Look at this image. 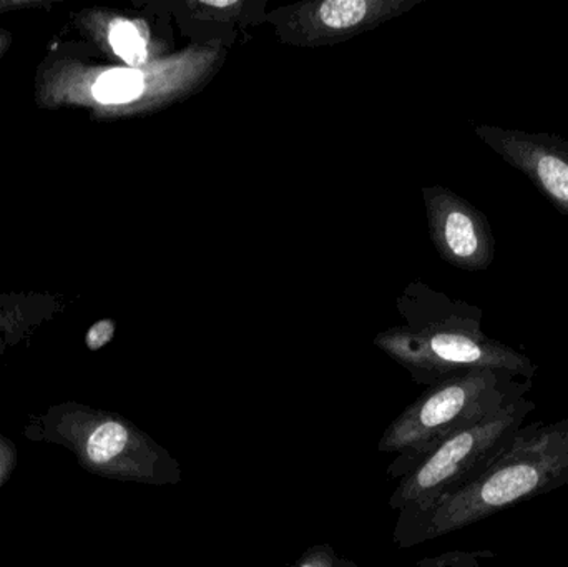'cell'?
I'll use <instances>...</instances> for the list:
<instances>
[{
    "label": "cell",
    "instance_id": "1",
    "mask_svg": "<svg viewBox=\"0 0 568 567\" xmlns=\"http://www.w3.org/2000/svg\"><path fill=\"white\" fill-rule=\"evenodd\" d=\"M567 485L568 418L532 422L479 478L396 531V541L403 548L433 541Z\"/></svg>",
    "mask_w": 568,
    "mask_h": 567
},
{
    "label": "cell",
    "instance_id": "2",
    "mask_svg": "<svg viewBox=\"0 0 568 567\" xmlns=\"http://www.w3.org/2000/svg\"><path fill=\"white\" fill-rule=\"evenodd\" d=\"M22 435L32 443L65 448L80 468L99 478L146 486L182 482L179 462L119 413L63 402L30 415Z\"/></svg>",
    "mask_w": 568,
    "mask_h": 567
},
{
    "label": "cell",
    "instance_id": "3",
    "mask_svg": "<svg viewBox=\"0 0 568 567\" xmlns=\"http://www.w3.org/2000/svg\"><path fill=\"white\" fill-rule=\"evenodd\" d=\"M532 379L504 369H473L430 386L384 432L377 449L396 453L389 475L404 478L446 439L516 399L529 395Z\"/></svg>",
    "mask_w": 568,
    "mask_h": 567
},
{
    "label": "cell",
    "instance_id": "4",
    "mask_svg": "<svg viewBox=\"0 0 568 567\" xmlns=\"http://www.w3.org/2000/svg\"><path fill=\"white\" fill-rule=\"evenodd\" d=\"M534 412L536 403L524 396L437 446L390 496V508L399 513L396 531L479 478Z\"/></svg>",
    "mask_w": 568,
    "mask_h": 567
},
{
    "label": "cell",
    "instance_id": "5",
    "mask_svg": "<svg viewBox=\"0 0 568 567\" xmlns=\"http://www.w3.org/2000/svg\"><path fill=\"white\" fill-rule=\"evenodd\" d=\"M379 346L406 366L417 382L430 386L473 369H504L529 379L537 373L529 356L483 332L477 310L456 313L417 333L384 336Z\"/></svg>",
    "mask_w": 568,
    "mask_h": 567
},
{
    "label": "cell",
    "instance_id": "6",
    "mask_svg": "<svg viewBox=\"0 0 568 567\" xmlns=\"http://www.w3.org/2000/svg\"><path fill=\"white\" fill-rule=\"evenodd\" d=\"M504 162L527 176L539 192L568 216V140L552 133L483 125L476 130Z\"/></svg>",
    "mask_w": 568,
    "mask_h": 567
},
{
    "label": "cell",
    "instance_id": "7",
    "mask_svg": "<svg viewBox=\"0 0 568 567\" xmlns=\"http://www.w3.org/2000/svg\"><path fill=\"white\" fill-rule=\"evenodd\" d=\"M430 229L440 255L457 269L479 272L494 262L496 240L486 216L446 190L427 196Z\"/></svg>",
    "mask_w": 568,
    "mask_h": 567
},
{
    "label": "cell",
    "instance_id": "8",
    "mask_svg": "<svg viewBox=\"0 0 568 567\" xmlns=\"http://www.w3.org/2000/svg\"><path fill=\"white\" fill-rule=\"evenodd\" d=\"M79 23L92 40L122 59L126 67L143 69L149 63L150 33L142 20L85 10L80 13Z\"/></svg>",
    "mask_w": 568,
    "mask_h": 567
},
{
    "label": "cell",
    "instance_id": "9",
    "mask_svg": "<svg viewBox=\"0 0 568 567\" xmlns=\"http://www.w3.org/2000/svg\"><path fill=\"white\" fill-rule=\"evenodd\" d=\"M379 7L367 0H327L316 7L314 20L321 32H349L373 20Z\"/></svg>",
    "mask_w": 568,
    "mask_h": 567
},
{
    "label": "cell",
    "instance_id": "10",
    "mask_svg": "<svg viewBox=\"0 0 568 567\" xmlns=\"http://www.w3.org/2000/svg\"><path fill=\"white\" fill-rule=\"evenodd\" d=\"M33 325L26 305L12 298H0V352L19 343Z\"/></svg>",
    "mask_w": 568,
    "mask_h": 567
},
{
    "label": "cell",
    "instance_id": "11",
    "mask_svg": "<svg viewBox=\"0 0 568 567\" xmlns=\"http://www.w3.org/2000/svg\"><path fill=\"white\" fill-rule=\"evenodd\" d=\"M487 556L489 551H453L436 558L423 559L417 567H486L484 559Z\"/></svg>",
    "mask_w": 568,
    "mask_h": 567
},
{
    "label": "cell",
    "instance_id": "12",
    "mask_svg": "<svg viewBox=\"0 0 568 567\" xmlns=\"http://www.w3.org/2000/svg\"><path fill=\"white\" fill-rule=\"evenodd\" d=\"M115 322L110 318L99 320L90 326L89 332L85 335V346L90 352H99V350L105 348L113 336H115Z\"/></svg>",
    "mask_w": 568,
    "mask_h": 567
},
{
    "label": "cell",
    "instance_id": "13",
    "mask_svg": "<svg viewBox=\"0 0 568 567\" xmlns=\"http://www.w3.org/2000/svg\"><path fill=\"white\" fill-rule=\"evenodd\" d=\"M17 463H19V452L16 443L0 433V488L12 478Z\"/></svg>",
    "mask_w": 568,
    "mask_h": 567
},
{
    "label": "cell",
    "instance_id": "14",
    "mask_svg": "<svg viewBox=\"0 0 568 567\" xmlns=\"http://www.w3.org/2000/svg\"><path fill=\"white\" fill-rule=\"evenodd\" d=\"M296 567H339V559L329 546H314L307 549Z\"/></svg>",
    "mask_w": 568,
    "mask_h": 567
},
{
    "label": "cell",
    "instance_id": "15",
    "mask_svg": "<svg viewBox=\"0 0 568 567\" xmlns=\"http://www.w3.org/2000/svg\"><path fill=\"white\" fill-rule=\"evenodd\" d=\"M49 2L42 0H0V13L13 12V10L39 9L47 7Z\"/></svg>",
    "mask_w": 568,
    "mask_h": 567
},
{
    "label": "cell",
    "instance_id": "16",
    "mask_svg": "<svg viewBox=\"0 0 568 567\" xmlns=\"http://www.w3.org/2000/svg\"><path fill=\"white\" fill-rule=\"evenodd\" d=\"M203 6L212 7V9H230V7H235V0H202Z\"/></svg>",
    "mask_w": 568,
    "mask_h": 567
},
{
    "label": "cell",
    "instance_id": "17",
    "mask_svg": "<svg viewBox=\"0 0 568 567\" xmlns=\"http://www.w3.org/2000/svg\"><path fill=\"white\" fill-rule=\"evenodd\" d=\"M10 42H12V37H10V33L3 32V30H0V57L3 55V53L7 52V49H9Z\"/></svg>",
    "mask_w": 568,
    "mask_h": 567
},
{
    "label": "cell",
    "instance_id": "18",
    "mask_svg": "<svg viewBox=\"0 0 568 567\" xmlns=\"http://www.w3.org/2000/svg\"><path fill=\"white\" fill-rule=\"evenodd\" d=\"M339 567H357V566L354 565V563L341 561V559H339Z\"/></svg>",
    "mask_w": 568,
    "mask_h": 567
}]
</instances>
